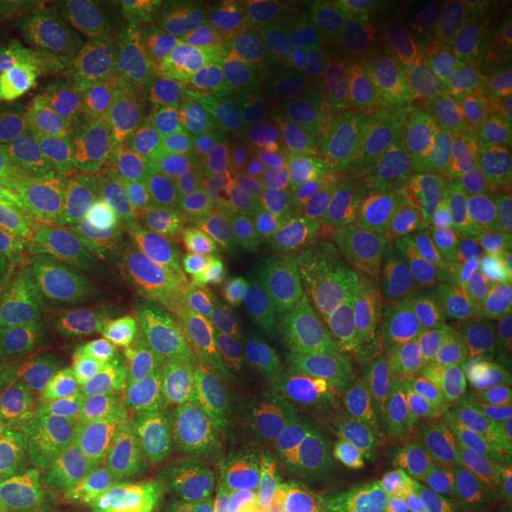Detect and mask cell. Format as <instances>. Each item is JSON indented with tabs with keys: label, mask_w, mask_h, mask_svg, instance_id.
<instances>
[{
	"label": "cell",
	"mask_w": 512,
	"mask_h": 512,
	"mask_svg": "<svg viewBox=\"0 0 512 512\" xmlns=\"http://www.w3.org/2000/svg\"><path fill=\"white\" fill-rule=\"evenodd\" d=\"M46 77L97 148L168 174L220 183L251 137L245 111L160 29L103 32L52 57Z\"/></svg>",
	"instance_id": "obj_1"
},
{
	"label": "cell",
	"mask_w": 512,
	"mask_h": 512,
	"mask_svg": "<svg viewBox=\"0 0 512 512\" xmlns=\"http://www.w3.org/2000/svg\"><path fill=\"white\" fill-rule=\"evenodd\" d=\"M211 424L222 507L239 512H302L345 436L316 362L251 345L220 373Z\"/></svg>",
	"instance_id": "obj_2"
},
{
	"label": "cell",
	"mask_w": 512,
	"mask_h": 512,
	"mask_svg": "<svg viewBox=\"0 0 512 512\" xmlns=\"http://www.w3.org/2000/svg\"><path fill=\"white\" fill-rule=\"evenodd\" d=\"M350 114L265 120L222 174L200 239L239 282L328 237L345 217Z\"/></svg>",
	"instance_id": "obj_3"
},
{
	"label": "cell",
	"mask_w": 512,
	"mask_h": 512,
	"mask_svg": "<svg viewBox=\"0 0 512 512\" xmlns=\"http://www.w3.org/2000/svg\"><path fill=\"white\" fill-rule=\"evenodd\" d=\"M467 225L470 205L424 126L419 80L382 72L350 109L342 228L433 268Z\"/></svg>",
	"instance_id": "obj_4"
},
{
	"label": "cell",
	"mask_w": 512,
	"mask_h": 512,
	"mask_svg": "<svg viewBox=\"0 0 512 512\" xmlns=\"http://www.w3.org/2000/svg\"><path fill=\"white\" fill-rule=\"evenodd\" d=\"M430 268L342 228V288L316 367L325 373L342 430H373L430 365Z\"/></svg>",
	"instance_id": "obj_5"
},
{
	"label": "cell",
	"mask_w": 512,
	"mask_h": 512,
	"mask_svg": "<svg viewBox=\"0 0 512 512\" xmlns=\"http://www.w3.org/2000/svg\"><path fill=\"white\" fill-rule=\"evenodd\" d=\"M168 35L265 120L350 114L345 72L311 9L282 0H194L165 9Z\"/></svg>",
	"instance_id": "obj_6"
},
{
	"label": "cell",
	"mask_w": 512,
	"mask_h": 512,
	"mask_svg": "<svg viewBox=\"0 0 512 512\" xmlns=\"http://www.w3.org/2000/svg\"><path fill=\"white\" fill-rule=\"evenodd\" d=\"M83 387L100 402L163 410H205L220 373L185 353L137 311L114 282L94 299L77 328Z\"/></svg>",
	"instance_id": "obj_7"
},
{
	"label": "cell",
	"mask_w": 512,
	"mask_h": 512,
	"mask_svg": "<svg viewBox=\"0 0 512 512\" xmlns=\"http://www.w3.org/2000/svg\"><path fill=\"white\" fill-rule=\"evenodd\" d=\"M126 299L185 353L217 373L245 348V282L200 237L165 239L117 282Z\"/></svg>",
	"instance_id": "obj_8"
},
{
	"label": "cell",
	"mask_w": 512,
	"mask_h": 512,
	"mask_svg": "<svg viewBox=\"0 0 512 512\" xmlns=\"http://www.w3.org/2000/svg\"><path fill=\"white\" fill-rule=\"evenodd\" d=\"M15 439L55 512L163 510L128 464L103 402L86 387Z\"/></svg>",
	"instance_id": "obj_9"
},
{
	"label": "cell",
	"mask_w": 512,
	"mask_h": 512,
	"mask_svg": "<svg viewBox=\"0 0 512 512\" xmlns=\"http://www.w3.org/2000/svg\"><path fill=\"white\" fill-rule=\"evenodd\" d=\"M128 222L100 191H69L0 220V311L40 308L111 254Z\"/></svg>",
	"instance_id": "obj_10"
},
{
	"label": "cell",
	"mask_w": 512,
	"mask_h": 512,
	"mask_svg": "<svg viewBox=\"0 0 512 512\" xmlns=\"http://www.w3.org/2000/svg\"><path fill=\"white\" fill-rule=\"evenodd\" d=\"M342 288V225L276 256L245 279V342L259 353L316 362Z\"/></svg>",
	"instance_id": "obj_11"
},
{
	"label": "cell",
	"mask_w": 512,
	"mask_h": 512,
	"mask_svg": "<svg viewBox=\"0 0 512 512\" xmlns=\"http://www.w3.org/2000/svg\"><path fill=\"white\" fill-rule=\"evenodd\" d=\"M134 473L165 512H214L217 441L211 413L103 402Z\"/></svg>",
	"instance_id": "obj_12"
},
{
	"label": "cell",
	"mask_w": 512,
	"mask_h": 512,
	"mask_svg": "<svg viewBox=\"0 0 512 512\" xmlns=\"http://www.w3.org/2000/svg\"><path fill=\"white\" fill-rule=\"evenodd\" d=\"M77 328L63 305L0 311V433L18 436L83 390Z\"/></svg>",
	"instance_id": "obj_13"
},
{
	"label": "cell",
	"mask_w": 512,
	"mask_h": 512,
	"mask_svg": "<svg viewBox=\"0 0 512 512\" xmlns=\"http://www.w3.org/2000/svg\"><path fill=\"white\" fill-rule=\"evenodd\" d=\"M373 433L447 481H461L493 458L487 413L433 359L384 410Z\"/></svg>",
	"instance_id": "obj_14"
},
{
	"label": "cell",
	"mask_w": 512,
	"mask_h": 512,
	"mask_svg": "<svg viewBox=\"0 0 512 512\" xmlns=\"http://www.w3.org/2000/svg\"><path fill=\"white\" fill-rule=\"evenodd\" d=\"M419 97L441 165L470 205L512 160V103L456 72L421 77Z\"/></svg>",
	"instance_id": "obj_15"
},
{
	"label": "cell",
	"mask_w": 512,
	"mask_h": 512,
	"mask_svg": "<svg viewBox=\"0 0 512 512\" xmlns=\"http://www.w3.org/2000/svg\"><path fill=\"white\" fill-rule=\"evenodd\" d=\"M365 43L382 72L427 77L450 72L487 12L481 0H367Z\"/></svg>",
	"instance_id": "obj_16"
},
{
	"label": "cell",
	"mask_w": 512,
	"mask_h": 512,
	"mask_svg": "<svg viewBox=\"0 0 512 512\" xmlns=\"http://www.w3.org/2000/svg\"><path fill=\"white\" fill-rule=\"evenodd\" d=\"M336 512H447L450 481L402 456L373 430L345 433L322 484Z\"/></svg>",
	"instance_id": "obj_17"
},
{
	"label": "cell",
	"mask_w": 512,
	"mask_h": 512,
	"mask_svg": "<svg viewBox=\"0 0 512 512\" xmlns=\"http://www.w3.org/2000/svg\"><path fill=\"white\" fill-rule=\"evenodd\" d=\"M126 3L100 0H0V72L37 57L52 60L92 37L128 26Z\"/></svg>",
	"instance_id": "obj_18"
},
{
	"label": "cell",
	"mask_w": 512,
	"mask_h": 512,
	"mask_svg": "<svg viewBox=\"0 0 512 512\" xmlns=\"http://www.w3.org/2000/svg\"><path fill=\"white\" fill-rule=\"evenodd\" d=\"M430 276L436 299L458 319H512V237L467 225Z\"/></svg>",
	"instance_id": "obj_19"
},
{
	"label": "cell",
	"mask_w": 512,
	"mask_h": 512,
	"mask_svg": "<svg viewBox=\"0 0 512 512\" xmlns=\"http://www.w3.org/2000/svg\"><path fill=\"white\" fill-rule=\"evenodd\" d=\"M433 362L484 410L512 404V319H458Z\"/></svg>",
	"instance_id": "obj_20"
},
{
	"label": "cell",
	"mask_w": 512,
	"mask_h": 512,
	"mask_svg": "<svg viewBox=\"0 0 512 512\" xmlns=\"http://www.w3.org/2000/svg\"><path fill=\"white\" fill-rule=\"evenodd\" d=\"M464 57L470 80L512 103V3L487 6Z\"/></svg>",
	"instance_id": "obj_21"
},
{
	"label": "cell",
	"mask_w": 512,
	"mask_h": 512,
	"mask_svg": "<svg viewBox=\"0 0 512 512\" xmlns=\"http://www.w3.org/2000/svg\"><path fill=\"white\" fill-rule=\"evenodd\" d=\"M450 484L464 510L512 512V461L493 456L467 478Z\"/></svg>",
	"instance_id": "obj_22"
},
{
	"label": "cell",
	"mask_w": 512,
	"mask_h": 512,
	"mask_svg": "<svg viewBox=\"0 0 512 512\" xmlns=\"http://www.w3.org/2000/svg\"><path fill=\"white\" fill-rule=\"evenodd\" d=\"M0 512H55L40 495L18 439L0 433Z\"/></svg>",
	"instance_id": "obj_23"
},
{
	"label": "cell",
	"mask_w": 512,
	"mask_h": 512,
	"mask_svg": "<svg viewBox=\"0 0 512 512\" xmlns=\"http://www.w3.org/2000/svg\"><path fill=\"white\" fill-rule=\"evenodd\" d=\"M470 225L512 237V160L470 202Z\"/></svg>",
	"instance_id": "obj_24"
},
{
	"label": "cell",
	"mask_w": 512,
	"mask_h": 512,
	"mask_svg": "<svg viewBox=\"0 0 512 512\" xmlns=\"http://www.w3.org/2000/svg\"><path fill=\"white\" fill-rule=\"evenodd\" d=\"M487 444L495 458L512 461V404L487 413Z\"/></svg>",
	"instance_id": "obj_25"
},
{
	"label": "cell",
	"mask_w": 512,
	"mask_h": 512,
	"mask_svg": "<svg viewBox=\"0 0 512 512\" xmlns=\"http://www.w3.org/2000/svg\"><path fill=\"white\" fill-rule=\"evenodd\" d=\"M20 128H23V123H20V109L12 100H3L0 97V148L6 146Z\"/></svg>",
	"instance_id": "obj_26"
},
{
	"label": "cell",
	"mask_w": 512,
	"mask_h": 512,
	"mask_svg": "<svg viewBox=\"0 0 512 512\" xmlns=\"http://www.w3.org/2000/svg\"><path fill=\"white\" fill-rule=\"evenodd\" d=\"M447 512H470V510H464V507L458 504L456 493H453V484H450V507H447Z\"/></svg>",
	"instance_id": "obj_27"
},
{
	"label": "cell",
	"mask_w": 512,
	"mask_h": 512,
	"mask_svg": "<svg viewBox=\"0 0 512 512\" xmlns=\"http://www.w3.org/2000/svg\"><path fill=\"white\" fill-rule=\"evenodd\" d=\"M308 512H336L333 510V507H328V504H322V501H319V504H316V507H311V510Z\"/></svg>",
	"instance_id": "obj_28"
},
{
	"label": "cell",
	"mask_w": 512,
	"mask_h": 512,
	"mask_svg": "<svg viewBox=\"0 0 512 512\" xmlns=\"http://www.w3.org/2000/svg\"><path fill=\"white\" fill-rule=\"evenodd\" d=\"M160 512H165V510H160Z\"/></svg>",
	"instance_id": "obj_29"
}]
</instances>
